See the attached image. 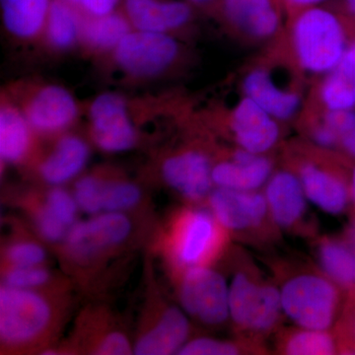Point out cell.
<instances>
[{
    "mask_svg": "<svg viewBox=\"0 0 355 355\" xmlns=\"http://www.w3.org/2000/svg\"><path fill=\"white\" fill-rule=\"evenodd\" d=\"M292 26L294 51L300 67L312 74H328L347 46L352 21L331 9L313 6L295 13Z\"/></svg>",
    "mask_w": 355,
    "mask_h": 355,
    "instance_id": "6da1fadb",
    "label": "cell"
},
{
    "mask_svg": "<svg viewBox=\"0 0 355 355\" xmlns=\"http://www.w3.org/2000/svg\"><path fill=\"white\" fill-rule=\"evenodd\" d=\"M297 176L308 200L322 211L340 216L349 209L352 202L349 171L305 162L299 168Z\"/></svg>",
    "mask_w": 355,
    "mask_h": 355,
    "instance_id": "30bf717a",
    "label": "cell"
},
{
    "mask_svg": "<svg viewBox=\"0 0 355 355\" xmlns=\"http://www.w3.org/2000/svg\"><path fill=\"white\" fill-rule=\"evenodd\" d=\"M31 125L24 113L12 106L0 111V157L6 163L22 160L31 142Z\"/></svg>",
    "mask_w": 355,
    "mask_h": 355,
    "instance_id": "d4e9b609",
    "label": "cell"
},
{
    "mask_svg": "<svg viewBox=\"0 0 355 355\" xmlns=\"http://www.w3.org/2000/svg\"><path fill=\"white\" fill-rule=\"evenodd\" d=\"M221 229L211 212L203 209L189 211L180 224L175 245L179 265L186 268L202 266L218 246Z\"/></svg>",
    "mask_w": 355,
    "mask_h": 355,
    "instance_id": "8fae6325",
    "label": "cell"
},
{
    "mask_svg": "<svg viewBox=\"0 0 355 355\" xmlns=\"http://www.w3.org/2000/svg\"><path fill=\"white\" fill-rule=\"evenodd\" d=\"M89 158L86 142L76 135H67L44 161L40 172L44 181L53 186H62L80 174Z\"/></svg>",
    "mask_w": 355,
    "mask_h": 355,
    "instance_id": "44dd1931",
    "label": "cell"
},
{
    "mask_svg": "<svg viewBox=\"0 0 355 355\" xmlns=\"http://www.w3.org/2000/svg\"><path fill=\"white\" fill-rule=\"evenodd\" d=\"M312 139L317 146L323 148L331 149L340 146V137L323 121L313 128Z\"/></svg>",
    "mask_w": 355,
    "mask_h": 355,
    "instance_id": "74e56055",
    "label": "cell"
},
{
    "mask_svg": "<svg viewBox=\"0 0 355 355\" xmlns=\"http://www.w3.org/2000/svg\"><path fill=\"white\" fill-rule=\"evenodd\" d=\"M231 130L239 148L261 155L275 146L280 135L277 121L246 96L233 110Z\"/></svg>",
    "mask_w": 355,
    "mask_h": 355,
    "instance_id": "7c38bea8",
    "label": "cell"
},
{
    "mask_svg": "<svg viewBox=\"0 0 355 355\" xmlns=\"http://www.w3.org/2000/svg\"><path fill=\"white\" fill-rule=\"evenodd\" d=\"M180 300L189 316L209 326H218L230 319L229 284L223 275L205 266L187 268Z\"/></svg>",
    "mask_w": 355,
    "mask_h": 355,
    "instance_id": "5b68a950",
    "label": "cell"
},
{
    "mask_svg": "<svg viewBox=\"0 0 355 355\" xmlns=\"http://www.w3.org/2000/svg\"><path fill=\"white\" fill-rule=\"evenodd\" d=\"M123 71L139 78L162 73L176 60L179 46L169 33L132 29L114 51Z\"/></svg>",
    "mask_w": 355,
    "mask_h": 355,
    "instance_id": "8992f818",
    "label": "cell"
},
{
    "mask_svg": "<svg viewBox=\"0 0 355 355\" xmlns=\"http://www.w3.org/2000/svg\"><path fill=\"white\" fill-rule=\"evenodd\" d=\"M350 178V190H352V200L354 202L355 207V164L350 168L349 170Z\"/></svg>",
    "mask_w": 355,
    "mask_h": 355,
    "instance_id": "7bdbcfd3",
    "label": "cell"
},
{
    "mask_svg": "<svg viewBox=\"0 0 355 355\" xmlns=\"http://www.w3.org/2000/svg\"><path fill=\"white\" fill-rule=\"evenodd\" d=\"M263 195L275 225L284 230H294L304 221L309 200L297 174L287 170L273 173L266 184Z\"/></svg>",
    "mask_w": 355,
    "mask_h": 355,
    "instance_id": "4fadbf2b",
    "label": "cell"
},
{
    "mask_svg": "<svg viewBox=\"0 0 355 355\" xmlns=\"http://www.w3.org/2000/svg\"><path fill=\"white\" fill-rule=\"evenodd\" d=\"M132 30L125 14L119 11L103 16L83 15L80 39L94 50L114 51Z\"/></svg>",
    "mask_w": 355,
    "mask_h": 355,
    "instance_id": "484cf974",
    "label": "cell"
},
{
    "mask_svg": "<svg viewBox=\"0 0 355 355\" xmlns=\"http://www.w3.org/2000/svg\"><path fill=\"white\" fill-rule=\"evenodd\" d=\"M187 315L180 308H168L155 326L137 340L133 352L139 355L179 354L190 334V322Z\"/></svg>",
    "mask_w": 355,
    "mask_h": 355,
    "instance_id": "ffe728a7",
    "label": "cell"
},
{
    "mask_svg": "<svg viewBox=\"0 0 355 355\" xmlns=\"http://www.w3.org/2000/svg\"><path fill=\"white\" fill-rule=\"evenodd\" d=\"M132 352L127 336L118 331L109 334L99 343L96 354L100 355H127Z\"/></svg>",
    "mask_w": 355,
    "mask_h": 355,
    "instance_id": "8d00e7d4",
    "label": "cell"
},
{
    "mask_svg": "<svg viewBox=\"0 0 355 355\" xmlns=\"http://www.w3.org/2000/svg\"><path fill=\"white\" fill-rule=\"evenodd\" d=\"M345 155L355 160V128L340 139V146Z\"/></svg>",
    "mask_w": 355,
    "mask_h": 355,
    "instance_id": "f35d334b",
    "label": "cell"
},
{
    "mask_svg": "<svg viewBox=\"0 0 355 355\" xmlns=\"http://www.w3.org/2000/svg\"><path fill=\"white\" fill-rule=\"evenodd\" d=\"M243 91L277 121L291 120L300 108V96L279 86L266 69L250 71L243 80Z\"/></svg>",
    "mask_w": 355,
    "mask_h": 355,
    "instance_id": "d6986e66",
    "label": "cell"
},
{
    "mask_svg": "<svg viewBox=\"0 0 355 355\" xmlns=\"http://www.w3.org/2000/svg\"><path fill=\"white\" fill-rule=\"evenodd\" d=\"M272 174L270 159L239 148L230 160L214 165L211 176L216 188L253 191L266 186Z\"/></svg>",
    "mask_w": 355,
    "mask_h": 355,
    "instance_id": "e0dca14e",
    "label": "cell"
},
{
    "mask_svg": "<svg viewBox=\"0 0 355 355\" xmlns=\"http://www.w3.org/2000/svg\"><path fill=\"white\" fill-rule=\"evenodd\" d=\"M49 279V272L37 266H14L7 273L6 286L19 289H34L44 286Z\"/></svg>",
    "mask_w": 355,
    "mask_h": 355,
    "instance_id": "836d02e7",
    "label": "cell"
},
{
    "mask_svg": "<svg viewBox=\"0 0 355 355\" xmlns=\"http://www.w3.org/2000/svg\"><path fill=\"white\" fill-rule=\"evenodd\" d=\"M279 354L287 355H331L340 354L335 331L299 328L284 331L277 340Z\"/></svg>",
    "mask_w": 355,
    "mask_h": 355,
    "instance_id": "4316f807",
    "label": "cell"
},
{
    "mask_svg": "<svg viewBox=\"0 0 355 355\" xmlns=\"http://www.w3.org/2000/svg\"><path fill=\"white\" fill-rule=\"evenodd\" d=\"M141 193L139 187L128 182L104 181L102 190V212H123L139 203Z\"/></svg>",
    "mask_w": 355,
    "mask_h": 355,
    "instance_id": "f1b7e54d",
    "label": "cell"
},
{
    "mask_svg": "<svg viewBox=\"0 0 355 355\" xmlns=\"http://www.w3.org/2000/svg\"><path fill=\"white\" fill-rule=\"evenodd\" d=\"M78 209L73 193L71 195L69 191L57 187L49 193L46 205L41 211L70 230L76 224L74 221Z\"/></svg>",
    "mask_w": 355,
    "mask_h": 355,
    "instance_id": "f546056e",
    "label": "cell"
},
{
    "mask_svg": "<svg viewBox=\"0 0 355 355\" xmlns=\"http://www.w3.org/2000/svg\"><path fill=\"white\" fill-rule=\"evenodd\" d=\"M24 114L33 130L55 133L73 123L78 108L69 90L60 85H48L33 96Z\"/></svg>",
    "mask_w": 355,
    "mask_h": 355,
    "instance_id": "9a60e30c",
    "label": "cell"
},
{
    "mask_svg": "<svg viewBox=\"0 0 355 355\" xmlns=\"http://www.w3.org/2000/svg\"><path fill=\"white\" fill-rule=\"evenodd\" d=\"M83 14L62 0H53L44 26L49 43L58 50H67L80 39Z\"/></svg>",
    "mask_w": 355,
    "mask_h": 355,
    "instance_id": "83f0119b",
    "label": "cell"
},
{
    "mask_svg": "<svg viewBox=\"0 0 355 355\" xmlns=\"http://www.w3.org/2000/svg\"><path fill=\"white\" fill-rule=\"evenodd\" d=\"M334 331L340 345V354H355V292L347 293Z\"/></svg>",
    "mask_w": 355,
    "mask_h": 355,
    "instance_id": "d6a6232c",
    "label": "cell"
},
{
    "mask_svg": "<svg viewBox=\"0 0 355 355\" xmlns=\"http://www.w3.org/2000/svg\"><path fill=\"white\" fill-rule=\"evenodd\" d=\"M282 313L299 328L334 331L347 292L323 272L302 270L289 275L279 287Z\"/></svg>",
    "mask_w": 355,
    "mask_h": 355,
    "instance_id": "7a4b0ae2",
    "label": "cell"
},
{
    "mask_svg": "<svg viewBox=\"0 0 355 355\" xmlns=\"http://www.w3.org/2000/svg\"><path fill=\"white\" fill-rule=\"evenodd\" d=\"M103 184V180L91 176L81 178L76 182L73 197L79 209L92 216L102 214Z\"/></svg>",
    "mask_w": 355,
    "mask_h": 355,
    "instance_id": "1f68e13d",
    "label": "cell"
},
{
    "mask_svg": "<svg viewBox=\"0 0 355 355\" xmlns=\"http://www.w3.org/2000/svg\"><path fill=\"white\" fill-rule=\"evenodd\" d=\"M322 272L347 293L355 292V251L345 239L324 238L317 247Z\"/></svg>",
    "mask_w": 355,
    "mask_h": 355,
    "instance_id": "cb8c5ba5",
    "label": "cell"
},
{
    "mask_svg": "<svg viewBox=\"0 0 355 355\" xmlns=\"http://www.w3.org/2000/svg\"><path fill=\"white\" fill-rule=\"evenodd\" d=\"M289 9L294 12L302 10V9L309 8V7L319 6L320 3L326 1V0H282Z\"/></svg>",
    "mask_w": 355,
    "mask_h": 355,
    "instance_id": "ab89813d",
    "label": "cell"
},
{
    "mask_svg": "<svg viewBox=\"0 0 355 355\" xmlns=\"http://www.w3.org/2000/svg\"><path fill=\"white\" fill-rule=\"evenodd\" d=\"M244 343L229 342L212 338H193L184 343L180 355H237L247 352Z\"/></svg>",
    "mask_w": 355,
    "mask_h": 355,
    "instance_id": "4dcf8cb0",
    "label": "cell"
},
{
    "mask_svg": "<svg viewBox=\"0 0 355 355\" xmlns=\"http://www.w3.org/2000/svg\"><path fill=\"white\" fill-rule=\"evenodd\" d=\"M320 97L327 111L355 110V39L335 69L327 74Z\"/></svg>",
    "mask_w": 355,
    "mask_h": 355,
    "instance_id": "603a6c76",
    "label": "cell"
},
{
    "mask_svg": "<svg viewBox=\"0 0 355 355\" xmlns=\"http://www.w3.org/2000/svg\"><path fill=\"white\" fill-rule=\"evenodd\" d=\"M340 8L343 14L355 24V0H342Z\"/></svg>",
    "mask_w": 355,
    "mask_h": 355,
    "instance_id": "60d3db41",
    "label": "cell"
},
{
    "mask_svg": "<svg viewBox=\"0 0 355 355\" xmlns=\"http://www.w3.org/2000/svg\"><path fill=\"white\" fill-rule=\"evenodd\" d=\"M186 1L193 4H200H200L210 3V2L216 1V0H186Z\"/></svg>",
    "mask_w": 355,
    "mask_h": 355,
    "instance_id": "ee69618b",
    "label": "cell"
},
{
    "mask_svg": "<svg viewBox=\"0 0 355 355\" xmlns=\"http://www.w3.org/2000/svg\"><path fill=\"white\" fill-rule=\"evenodd\" d=\"M51 307L46 299L32 289H0V338L19 345L41 335L51 321Z\"/></svg>",
    "mask_w": 355,
    "mask_h": 355,
    "instance_id": "277c9868",
    "label": "cell"
},
{
    "mask_svg": "<svg viewBox=\"0 0 355 355\" xmlns=\"http://www.w3.org/2000/svg\"><path fill=\"white\" fill-rule=\"evenodd\" d=\"M209 211L222 228L232 232L258 230L270 217L265 195L216 188L209 196Z\"/></svg>",
    "mask_w": 355,
    "mask_h": 355,
    "instance_id": "ba28073f",
    "label": "cell"
},
{
    "mask_svg": "<svg viewBox=\"0 0 355 355\" xmlns=\"http://www.w3.org/2000/svg\"><path fill=\"white\" fill-rule=\"evenodd\" d=\"M7 256L14 266H37L46 259V252L36 243L19 242L9 248Z\"/></svg>",
    "mask_w": 355,
    "mask_h": 355,
    "instance_id": "e575fe53",
    "label": "cell"
},
{
    "mask_svg": "<svg viewBox=\"0 0 355 355\" xmlns=\"http://www.w3.org/2000/svg\"><path fill=\"white\" fill-rule=\"evenodd\" d=\"M343 239L349 243L350 246H352V249L355 251V217L352 219L349 225H347V229H345Z\"/></svg>",
    "mask_w": 355,
    "mask_h": 355,
    "instance_id": "b9f144b4",
    "label": "cell"
},
{
    "mask_svg": "<svg viewBox=\"0 0 355 355\" xmlns=\"http://www.w3.org/2000/svg\"><path fill=\"white\" fill-rule=\"evenodd\" d=\"M130 230L132 223L123 212H102L74 224L65 239L70 253L85 259L125 241Z\"/></svg>",
    "mask_w": 355,
    "mask_h": 355,
    "instance_id": "9c48e42d",
    "label": "cell"
},
{
    "mask_svg": "<svg viewBox=\"0 0 355 355\" xmlns=\"http://www.w3.org/2000/svg\"><path fill=\"white\" fill-rule=\"evenodd\" d=\"M212 167L209 157L198 151H186L166 159L162 165V177L187 200H197L211 193Z\"/></svg>",
    "mask_w": 355,
    "mask_h": 355,
    "instance_id": "5bb4252c",
    "label": "cell"
},
{
    "mask_svg": "<svg viewBox=\"0 0 355 355\" xmlns=\"http://www.w3.org/2000/svg\"><path fill=\"white\" fill-rule=\"evenodd\" d=\"M91 130L96 144L106 153L130 150L137 142V132L125 98L116 93L98 96L89 110Z\"/></svg>",
    "mask_w": 355,
    "mask_h": 355,
    "instance_id": "52a82bcc",
    "label": "cell"
},
{
    "mask_svg": "<svg viewBox=\"0 0 355 355\" xmlns=\"http://www.w3.org/2000/svg\"><path fill=\"white\" fill-rule=\"evenodd\" d=\"M229 312L242 335L252 338L268 335L284 314L279 288L251 268H241L229 284Z\"/></svg>",
    "mask_w": 355,
    "mask_h": 355,
    "instance_id": "3957f363",
    "label": "cell"
},
{
    "mask_svg": "<svg viewBox=\"0 0 355 355\" xmlns=\"http://www.w3.org/2000/svg\"><path fill=\"white\" fill-rule=\"evenodd\" d=\"M53 0H0L2 22L16 38L32 39L44 31Z\"/></svg>",
    "mask_w": 355,
    "mask_h": 355,
    "instance_id": "7402d4cb",
    "label": "cell"
},
{
    "mask_svg": "<svg viewBox=\"0 0 355 355\" xmlns=\"http://www.w3.org/2000/svg\"><path fill=\"white\" fill-rule=\"evenodd\" d=\"M323 123L338 135L340 139L355 128V110L327 111Z\"/></svg>",
    "mask_w": 355,
    "mask_h": 355,
    "instance_id": "d590c367",
    "label": "cell"
},
{
    "mask_svg": "<svg viewBox=\"0 0 355 355\" xmlns=\"http://www.w3.org/2000/svg\"><path fill=\"white\" fill-rule=\"evenodd\" d=\"M123 13L132 29L169 33L188 24L191 3L181 0H123Z\"/></svg>",
    "mask_w": 355,
    "mask_h": 355,
    "instance_id": "2e32d148",
    "label": "cell"
},
{
    "mask_svg": "<svg viewBox=\"0 0 355 355\" xmlns=\"http://www.w3.org/2000/svg\"><path fill=\"white\" fill-rule=\"evenodd\" d=\"M218 2L224 18L252 38L268 39L279 31V0H218Z\"/></svg>",
    "mask_w": 355,
    "mask_h": 355,
    "instance_id": "ac0fdd59",
    "label": "cell"
}]
</instances>
